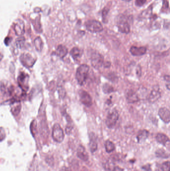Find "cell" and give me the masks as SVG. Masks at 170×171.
<instances>
[{"label":"cell","instance_id":"obj_6","mask_svg":"<svg viewBox=\"0 0 170 171\" xmlns=\"http://www.w3.org/2000/svg\"><path fill=\"white\" fill-rule=\"evenodd\" d=\"M90 60L92 66L96 69H99L101 67L104 62L103 56L98 52H93L91 54Z\"/></svg>","mask_w":170,"mask_h":171},{"label":"cell","instance_id":"obj_17","mask_svg":"<svg viewBox=\"0 0 170 171\" xmlns=\"http://www.w3.org/2000/svg\"><path fill=\"white\" fill-rule=\"evenodd\" d=\"M67 52H68V50L67 48L63 45H60L57 48L55 54L57 56L62 58L66 57L67 54Z\"/></svg>","mask_w":170,"mask_h":171},{"label":"cell","instance_id":"obj_4","mask_svg":"<svg viewBox=\"0 0 170 171\" xmlns=\"http://www.w3.org/2000/svg\"><path fill=\"white\" fill-rule=\"evenodd\" d=\"M119 118V114L116 110L113 109L108 113L106 117L105 124L109 129H113Z\"/></svg>","mask_w":170,"mask_h":171},{"label":"cell","instance_id":"obj_12","mask_svg":"<svg viewBox=\"0 0 170 171\" xmlns=\"http://www.w3.org/2000/svg\"><path fill=\"white\" fill-rule=\"evenodd\" d=\"M126 99L128 103H134L140 100L138 94L133 90H130L126 94Z\"/></svg>","mask_w":170,"mask_h":171},{"label":"cell","instance_id":"obj_26","mask_svg":"<svg viewBox=\"0 0 170 171\" xmlns=\"http://www.w3.org/2000/svg\"><path fill=\"white\" fill-rule=\"evenodd\" d=\"M25 42V39L23 37H21L18 39H16V45L17 48L19 49H21L24 46Z\"/></svg>","mask_w":170,"mask_h":171},{"label":"cell","instance_id":"obj_32","mask_svg":"<svg viewBox=\"0 0 170 171\" xmlns=\"http://www.w3.org/2000/svg\"><path fill=\"white\" fill-rule=\"evenodd\" d=\"M147 0H136L135 1V5L137 7H141L145 4Z\"/></svg>","mask_w":170,"mask_h":171},{"label":"cell","instance_id":"obj_15","mask_svg":"<svg viewBox=\"0 0 170 171\" xmlns=\"http://www.w3.org/2000/svg\"><path fill=\"white\" fill-rule=\"evenodd\" d=\"M77 156L79 159L84 161H87L89 159L88 153L85 151L84 147L81 145L79 146L78 148Z\"/></svg>","mask_w":170,"mask_h":171},{"label":"cell","instance_id":"obj_22","mask_svg":"<svg viewBox=\"0 0 170 171\" xmlns=\"http://www.w3.org/2000/svg\"><path fill=\"white\" fill-rule=\"evenodd\" d=\"M156 157L161 158L163 159H167L169 158V154L166 152L165 150L163 148H160L156 151Z\"/></svg>","mask_w":170,"mask_h":171},{"label":"cell","instance_id":"obj_38","mask_svg":"<svg viewBox=\"0 0 170 171\" xmlns=\"http://www.w3.org/2000/svg\"><path fill=\"white\" fill-rule=\"evenodd\" d=\"M3 58V55L1 53H0V61H1Z\"/></svg>","mask_w":170,"mask_h":171},{"label":"cell","instance_id":"obj_27","mask_svg":"<svg viewBox=\"0 0 170 171\" xmlns=\"http://www.w3.org/2000/svg\"><path fill=\"white\" fill-rule=\"evenodd\" d=\"M57 91H58V94H59L60 98L61 99L64 98L66 95V90L62 86H59L57 88Z\"/></svg>","mask_w":170,"mask_h":171},{"label":"cell","instance_id":"obj_1","mask_svg":"<svg viewBox=\"0 0 170 171\" xmlns=\"http://www.w3.org/2000/svg\"><path fill=\"white\" fill-rule=\"evenodd\" d=\"M89 67L87 64H81L76 70V79L78 84L81 86L85 84L88 77Z\"/></svg>","mask_w":170,"mask_h":171},{"label":"cell","instance_id":"obj_14","mask_svg":"<svg viewBox=\"0 0 170 171\" xmlns=\"http://www.w3.org/2000/svg\"><path fill=\"white\" fill-rule=\"evenodd\" d=\"M130 52L132 55L134 56H141L146 54L147 49L145 46H132L130 48Z\"/></svg>","mask_w":170,"mask_h":171},{"label":"cell","instance_id":"obj_2","mask_svg":"<svg viewBox=\"0 0 170 171\" xmlns=\"http://www.w3.org/2000/svg\"><path fill=\"white\" fill-rule=\"evenodd\" d=\"M128 17L125 16H120L117 20L118 31L123 34H129L130 32V25L129 23Z\"/></svg>","mask_w":170,"mask_h":171},{"label":"cell","instance_id":"obj_16","mask_svg":"<svg viewBox=\"0 0 170 171\" xmlns=\"http://www.w3.org/2000/svg\"><path fill=\"white\" fill-rule=\"evenodd\" d=\"M89 147L91 153H94L97 150L98 144L97 141L95 138V136L93 133L90 134V142L89 144Z\"/></svg>","mask_w":170,"mask_h":171},{"label":"cell","instance_id":"obj_31","mask_svg":"<svg viewBox=\"0 0 170 171\" xmlns=\"http://www.w3.org/2000/svg\"><path fill=\"white\" fill-rule=\"evenodd\" d=\"M6 134L4 129L2 127H0V142L3 141L6 138Z\"/></svg>","mask_w":170,"mask_h":171},{"label":"cell","instance_id":"obj_13","mask_svg":"<svg viewBox=\"0 0 170 171\" xmlns=\"http://www.w3.org/2000/svg\"><path fill=\"white\" fill-rule=\"evenodd\" d=\"M14 30L16 35L21 36L25 33V24L22 20H18L14 24Z\"/></svg>","mask_w":170,"mask_h":171},{"label":"cell","instance_id":"obj_19","mask_svg":"<svg viewBox=\"0 0 170 171\" xmlns=\"http://www.w3.org/2000/svg\"><path fill=\"white\" fill-rule=\"evenodd\" d=\"M13 106L11 108V111L13 115H17L19 114L21 109V105L20 102L17 100H15L13 99L12 102Z\"/></svg>","mask_w":170,"mask_h":171},{"label":"cell","instance_id":"obj_21","mask_svg":"<svg viewBox=\"0 0 170 171\" xmlns=\"http://www.w3.org/2000/svg\"><path fill=\"white\" fill-rule=\"evenodd\" d=\"M82 54L81 51L78 47H74L70 52V55L73 58V60H77L78 58H81Z\"/></svg>","mask_w":170,"mask_h":171},{"label":"cell","instance_id":"obj_24","mask_svg":"<svg viewBox=\"0 0 170 171\" xmlns=\"http://www.w3.org/2000/svg\"><path fill=\"white\" fill-rule=\"evenodd\" d=\"M105 148L106 152L110 153L115 150V146L113 142L109 140H107L105 142Z\"/></svg>","mask_w":170,"mask_h":171},{"label":"cell","instance_id":"obj_29","mask_svg":"<svg viewBox=\"0 0 170 171\" xmlns=\"http://www.w3.org/2000/svg\"><path fill=\"white\" fill-rule=\"evenodd\" d=\"M68 122L69 123H68V124L66 127V133L67 134V135H69L71 133L72 129H73V126L72 121H69Z\"/></svg>","mask_w":170,"mask_h":171},{"label":"cell","instance_id":"obj_30","mask_svg":"<svg viewBox=\"0 0 170 171\" xmlns=\"http://www.w3.org/2000/svg\"><path fill=\"white\" fill-rule=\"evenodd\" d=\"M169 168H170V162L169 161L164 162L161 166V171H169Z\"/></svg>","mask_w":170,"mask_h":171},{"label":"cell","instance_id":"obj_3","mask_svg":"<svg viewBox=\"0 0 170 171\" xmlns=\"http://www.w3.org/2000/svg\"><path fill=\"white\" fill-rule=\"evenodd\" d=\"M84 25L86 30L91 33H100L103 30V26L101 22L95 20L87 21L85 22Z\"/></svg>","mask_w":170,"mask_h":171},{"label":"cell","instance_id":"obj_25","mask_svg":"<svg viewBox=\"0 0 170 171\" xmlns=\"http://www.w3.org/2000/svg\"><path fill=\"white\" fill-rule=\"evenodd\" d=\"M102 91L105 94H110L114 92V88L112 86L108 83H105L102 86Z\"/></svg>","mask_w":170,"mask_h":171},{"label":"cell","instance_id":"obj_10","mask_svg":"<svg viewBox=\"0 0 170 171\" xmlns=\"http://www.w3.org/2000/svg\"><path fill=\"white\" fill-rule=\"evenodd\" d=\"M161 97V93L160 92L159 86H155L151 91L149 96L148 97V101L150 103L153 104L157 102Z\"/></svg>","mask_w":170,"mask_h":171},{"label":"cell","instance_id":"obj_39","mask_svg":"<svg viewBox=\"0 0 170 171\" xmlns=\"http://www.w3.org/2000/svg\"><path fill=\"white\" fill-rule=\"evenodd\" d=\"M123 1H124L126 2H130L132 1V0H123Z\"/></svg>","mask_w":170,"mask_h":171},{"label":"cell","instance_id":"obj_5","mask_svg":"<svg viewBox=\"0 0 170 171\" xmlns=\"http://www.w3.org/2000/svg\"><path fill=\"white\" fill-rule=\"evenodd\" d=\"M52 136L53 139L57 142H61L63 141L64 134L63 129L57 123L54 124L52 129Z\"/></svg>","mask_w":170,"mask_h":171},{"label":"cell","instance_id":"obj_35","mask_svg":"<svg viewBox=\"0 0 170 171\" xmlns=\"http://www.w3.org/2000/svg\"><path fill=\"white\" fill-rule=\"evenodd\" d=\"M11 40H12V39L9 37L6 38L5 40H4V43L6 45H9V44L10 43V42H11Z\"/></svg>","mask_w":170,"mask_h":171},{"label":"cell","instance_id":"obj_37","mask_svg":"<svg viewBox=\"0 0 170 171\" xmlns=\"http://www.w3.org/2000/svg\"><path fill=\"white\" fill-rule=\"evenodd\" d=\"M112 171H124V170L122 168H120L119 166H115L113 168Z\"/></svg>","mask_w":170,"mask_h":171},{"label":"cell","instance_id":"obj_23","mask_svg":"<svg viewBox=\"0 0 170 171\" xmlns=\"http://www.w3.org/2000/svg\"><path fill=\"white\" fill-rule=\"evenodd\" d=\"M34 44L36 50L39 52L42 51L43 46V43L40 37L37 38L34 40Z\"/></svg>","mask_w":170,"mask_h":171},{"label":"cell","instance_id":"obj_8","mask_svg":"<svg viewBox=\"0 0 170 171\" xmlns=\"http://www.w3.org/2000/svg\"><path fill=\"white\" fill-rule=\"evenodd\" d=\"M79 96L81 103L85 105V106L89 107L92 105V100L91 96L86 91L83 90H80Z\"/></svg>","mask_w":170,"mask_h":171},{"label":"cell","instance_id":"obj_34","mask_svg":"<svg viewBox=\"0 0 170 171\" xmlns=\"http://www.w3.org/2000/svg\"><path fill=\"white\" fill-rule=\"evenodd\" d=\"M103 66L105 68H108L110 67L111 63L110 62H104L103 63Z\"/></svg>","mask_w":170,"mask_h":171},{"label":"cell","instance_id":"obj_9","mask_svg":"<svg viewBox=\"0 0 170 171\" xmlns=\"http://www.w3.org/2000/svg\"><path fill=\"white\" fill-rule=\"evenodd\" d=\"M29 76L26 74L22 73L18 76V82L19 87L24 91H27L28 88Z\"/></svg>","mask_w":170,"mask_h":171},{"label":"cell","instance_id":"obj_28","mask_svg":"<svg viewBox=\"0 0 170 171\" xmlns=\"http://www.w3.org/2000/svg\"><path fill=\"white\" fill-rule=\"evenodd\" d=\"M110 10V8L106 6L103 9L102 11V19H103V22H105V20H106V16H107L108 14L109 13Z\"/></svg>","mask_w":170,"mask_h":171},{"label":"cell","instance_id":"obj_36","mask_svg":"<svg viewBox=\"0 0 170 171\" xmlns=\"http://www.w3.org/2000/svg\"><path fill=\"white\" fill-rule=\"evenodd\" d=\"M164 79L165 81H166V82H167L168 84H170V77L169 75H165L164 76Z\"/></svg>","mask_w":170,"mask_h":171},{"label":"cell","instance_id":"obj_33","mask_svg":"<svg viewBox=\"0 0 170 171\" xmlns=\"http://www.w3.org/2000/svg\"><path fill=\"white\" fill-rule=\"evenodd\" d=\"M169 9V3L167 1H163V6L162 9Z\"/></svg>","mask_w":170,"mask_h":171},{"label":"cell","instance_id":"obj_11","mask_svg":"<svg viewBox=\"0 0 170 171\" xmlns=\"http://www.w3.org/2000/svg\"><path fill=\"white\" fill-rule=\"evenodd\" d=\"M160 118L165 123L168 124L170 122V112L169 110L165 107L160 108L158 112Z\"/></svg>","mask_w":170,"mask_h":171},{"label":"cell","instance_id":"obj_20","mask_svg":"<svg viewBox=\"0 0 170 171\" xmlns=\"http://www.w3.org/2000/svg\"><path fill=\"white\" fill-rule=\"evenodd\" d=\"M157 142L163 146H166L168 142H169V138L167 135L164 134L158 133L156 137Z\"/></svg>","mask_w":170,"mask_h":171},{"label":"cell","instance_id":"obj_18","mask_svg":"<svg viewBox=\"0 0 170 171\" xmlns=\"http://www.w3.org/2000/svg\"><path fill=\"white\" fill-rule=\"evenodd\" d=\"M149 135V133L146 130H139L137 136L138 142L139 143H142L145 142L146 140L148 138Z\"/></svg>","mask_w":170,"mask_h":171},{"label":"cell","instance_id":"obj_7","mask_svg":"<svg viewBox=\"0 0 170 171\" xmlns=\"http://www.w3.org/2000/svg\"><path fill=\"white\" fill-rule=\"evenodd\" d=\"M19 60L22 64L27 68H31L36 63V59L30 54H22L20 56Z\"/></svg>","mask_w":170,"mask_h":171}]
</instances>
